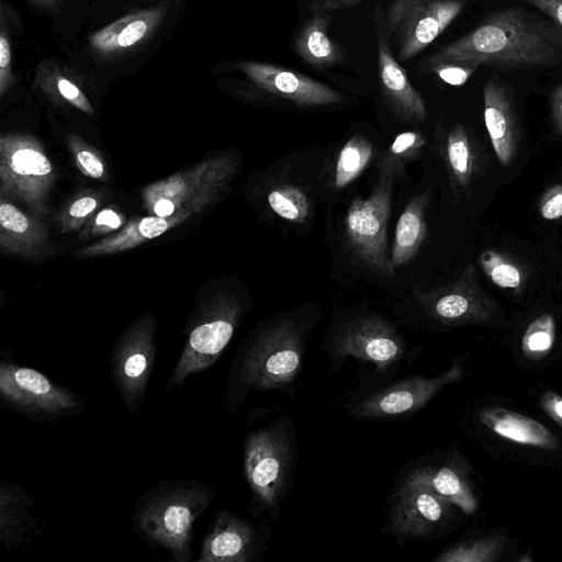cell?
<instances>
[{"mask_svg": "<svg viewBox=\"0 0 562 562\" xmlns=\"http://www.w3.org/2000/svg\"><path fill=\"white\" fill-rule=\"evenodd\" d=\"M562 59V35L518 7L497 10L462 37L425 59L428 67L553 66Z\"/></svg>", "mask_w": 562, "mask_h": 562, "instance_id": "cell-1", "label": "cell"}, {"mask_svg": "<svg viewBox=\"0 0 562 562\" xmlns=\"http://www.w3.org/2000/svg\"><path fill=\"white\" fill-rule=\"evenodd\" d=\"M308 331L305 323L284 317L249 336L238 349L228 375L226 404L232 414L252 391H281L293 396V384L303 369Z\"/></svg>", "mask_w": 562, "mask_h": 562, "instance_id": "cell-2", "label": "cell"}, {"mask_svg": "<svg viewBox=\"0 0 562 562\" xmlns=\"http://www.w3.org/2000/svg\"><path fill=\"white\" fill-rule=\"evenodd\" d=\"M217 494L198 481L171 480L146 491L132 516L135 531L148 544L171 554V561L189 562L194 522Z\"/></svg>", "mask_w": 562, "mask_h": 562, "instance_id": "cell-3", "label": "cell"}, {"mask_svg": "<svg viewBox=\"0 0 562 562\" xmlns=\"http://www.w3.org/2000/svg\"><path fill=\"white\" fill-rule=\"evenodd\" d=\"M296 437L285 415L249 432L244 445V473L251 492L254 515L279 516L294 475Z\"/></svg>", "mask_w": 562, "mask_h": 562, "instance_id": "cell-4", "label": "cell"}, {"mask_svg": "<svg viewBox=\"0 0 562 562\" xmlns=\"http://www.w3.org/2000/svg\"><path fill=\"white\" fill-rule=\"evenodd\" d=\"M323 349L333 371L355 359L372 367L382 378L397 372L408 359L403 336L389 321L378 315L355 316L336 325Z\"/></svg>", "mask_w": 562, "mask_h": 562, "instance_id": "cell-5", "label": "cell"}, {"mask_svg": "<svg viewBox=\"0 0 562 562\" xmlns=\"http://www.w3.org/2000/svg\"><path fill=\"white\" fill-rule=\"evenodd\" d=\"M401 160L386 156L379 167V179L367 199L356 196L344 221L349 249L371 271L392 274L394 270L386 256L387 222L391 213L393 183Z\"/></svg>", "mask_w": 562, "mask_h": 562, "instance_id": "cell-6", "label": "cell"}, {"mask_svg": "<svg viewBox=\"0 0 562 562\" xmlns=\"http://www.w3.org/2000/svg\"><path fill=\"white\" fill-rule=\"evenodd\" d=\"M236 168L233 155L212 156L144 188L143 204L153 215L164 217L186 210L201 213L226 189Z\"/></svg>", "mask_w": 562, "mask_h": 562, "instance_id": "cell-7", "label": "cell"}, {"mask_svg": "<svg viewBox=\"0 0 562 562\" xmlns=\"http://www.w3.org/2000/svg\"><path fill=\"white\" fill-rule=\"evenodd\" d=\"M54 181V167L35 138L20 134L0 137L1 196L22 201L42 217Z\"/></svg>", "mask_w": 562, "mask_h": 562, "instance_id": "cell-8", "label": "cell"}, {"mask_svg": "<svg viewBox=\"0 0 562 562\" xmlns=\"http://www.w3.org/2000/svg\"><path fill=\"white\" fill-rule=\"evenodd\" d=\"M0 398L10 409L34 422H54L77 415L83 405L71 390L55 384L40 371L2 361Z\"/></svg>", "mask_w": 562, "mask_h": 562, "instance_id": "cell-9", "label": "cell"}, {"mask_svg": "<svg viewBox=\"0 0 562 562\" xmlns=\"http://www.w3.org/2000/svg\"><path fill=\"white\" fill-rule=\"evenodd\" d=\"M467 0H390L386 31L406 61L429 46L460 14Z\"/></svg>", "mask_w": 562, "mask_h": 562, "instance_id": "cell-10", "label": "cell"}, {"mask_svg": "<svg viewBox=\"0 0 562 562\" xmlns=\"http://www.w3.org/2000/svg\"><path fill=\"white\" fill-rule=\"evenodd\" d=\"M453 506L422 485L400 480L387 498L382 531L398 541L434 538L448 526Z\"/></svg>", "mask_w": 562, "mask_h": 562, "instance_id": "cell-11", "label": "cell"}, {"mask_svg": "<svg viewBox=\"0 0 562 562\" xmlns=\"http://www.w3.org/2000/svg\"><path fill=\"white\" fill-rule=\"evenodd\" d=\"M241 316V307L235 300L224 299L206 311L188 333L167 390L181 387L195 373L211 368L229 344Z\"/></svg>", "mask_w": 562, "mask_h": 562, "instance_id": "cell-12", "label": "cell"}, {"mask_svg": "<svg viewBox=\"0 0 562 562\" xmlns=\"http://www.w3.org/2000/svg\"><path fill=\"white\" fill-rule=\"evenodd\" d=\"M156 324L151 316L133 323L119 338L111 356V378L124 405L135 414L142 406L156 357Z\"/></svg>", "mask_w": 562, "mask_h": 562, "instance_id": "cell-13", "label": "cell"}, {"mask_svg": "<svg viewBox=\"0 0 562 562\" xmlns=\"http://www.w3.org/2000/svg\"><path fill=\"white\" fill-rule=\"evenodd\" d=\"M463 368L454 362L436 376L416 374L376 389L350 405L348 414L362 420H385L418 412L445 386L461 379Z\"/></svg>", "mask_w": 562, "mask_h": 562, "instance_id": "cell-14", "label": "cell"}, {"mask_svg": "<svg viewBox=\"0 0 562 562\" xmlns=\"http://www.w3.org/2000/svg\"><path fill=\"white\" fill-rule=\"evenodd\" d=\"M268 539L267 525L257 526L224 509L214 516L196 562H257L266 552Z\"/></svg>", "mask_w": 562, "mask_h": 562, "instance_id": "cell-15", "label": "cell"}, {"mask_svg": "<svg viewBox=\"0 0 562 562\" xmlns=\"http://www.w3.org/2000/svg\"><path fill=\"white\" fill-rule=\"evenodd\" d=\"M419 301L428 316L450 326L485 322L494 308V301L477 283L473 265H468L454 282L419 295Z\"/></svg>", "mask_w": 562, "mask_h": 562, "instance_id": "cell-16", "label": "cell"}, {"mask_svg": "<svg viewBox=\"0 0 562 562\" xmlns=\"http://www.w3.org/2000/svg\"><path fill=\"white\" fill-rule=\"evenodd\" d=\"M484 123L495 155L503 166H509L519 151L520 124L508 87L497 77L483 86Z\"/></svg>", "mask_w": 562, "mask_h": 562, "instance_id": "cell-17", "label": "cell"}, {"mask_svg": "<svg viewBox=\"0 0 562 562\" xmlns=\"http://www.w3.org/2000/svg\"><path fill=\"white\" fill-rule=\"evenodd\" d=\"M243 70L261 89L300 105H329L342 100L333 88L276 65L247 61L243 64Z\"/></svg>", "mask_w": 562, "mask_h": 562, "instance_id": "cell-18", "label": "cell"}, {"mask_svg": "<svg viewBox=\"0 0 562 562\" xmlns=\"http://www.w3.org/2000/svg\"><path fill=\"white\" fill-rule=\"evenodd\" d=\"M378 77L382 97L398 120L412 123L426 120L424 98L412 86L406 70L394 58L381 35L378 37Z\"/></svg>", "mask_w": 562, "mask_h": 562, "instance_id": "cell-19", "label": "cell"}, {"mask_svg": "<svg viewBox=\"0 0 562 562\" xmlns=\"http://www.w3.org/2000/svg\"><path fill=\"white\" fill-rule=\"evenodd\" d=\"M401 481L422 485L467 514L476 510L477 502L465 474L453 462L419 458L408 465Z\"/></svg>", "mask_w": 562, "mask_h": 562, "instance_id": "cell-20", "label": "cell"}, {"mask_svg": "<svg viewBox=\"0 0 562 562\" xmlns=\"http://www.w3.org/2000/svg\"><path fill=\"white\" fill-rule=\"evenodd\" d=\"M200 214L193 210L178 212L171 216L148 215L133 220L126 224L117 234L103 238L97 243L78 250L80 258L117 254L135 248L153 238H156L170 228Z\"/></svg>", "mask_w": 562, "mask_h": 562, "instance_id": "cell-21", "label": "cell"}, {"mask_svg": "<svg viewBox=\"0 0 562 562\" xmlns=\"http://www.w3.org/2000/svg\"><path fill=\"white\" fill-rule=\"evenodd\" d=\"M44 226L23 213L7 198L0 203V249L8 255L34 257L47 246Z\"/></svg>", "mask_w": 562, "mask_h": 562, "instance_id": "cell-22", "label": "cell"}, {"mask_svg": "<svg viewBox=\"0 0 562 562\" xmlns=\"http://www.w3.org/2000/svg\"><path fill=\"white\" fill-rule=\"evenodd\" d=\"M480 422L497 436L509 441L554 449L557 438L538 420L503 407H486L479 414Z\"/></svg>", "mask_w": 562, "mask_h": 562, "instance_id": "cell-23", "label": "cell"}, {"mask_svg": "<svg viewBox=\"0 0 562 562\" xmlns=\"http://www.w3.org/2000/svg\"><path fill=\"white\" fill-rule=\"evenodd\" d=\"M32 507L34 503L20 486L0 484V538L5 548L30 542V532L36 526Z\"/></svg>", "mask_w": 562, "mask_h": 562, "instance_id": "cell-24", "label": "cell"}, {"mask_svg": "<svg viewBox=\"0 0 562 562\" xmlns=\"http://www.w3.org/2000/svg\"><path fill=\"white\" fill-rule=\"evenodd\" d=\"M428 201L427 193L415 196L408 202L397 220L390 259L394 271L416 256L426 238L425 214Z\"/></svg>", "mask_w": 562, "mask_h": 562, "instance_id": "cell-25", "label": "cell"}, {"mask_svg": "<svg viewBox=\"0 0 562 562\" xmlns=\"http://www.w3.org/2000/svg\"><path fill=\"white\" fill-rule=\"evenodd\" d=\"M328 15L319 10L302 26L293 48L307 64L317 68H327L342 58L340 47L328 36Z\"/></svg>", "mask_w": 562, "mask_h": 562, "instance_id": "cell-26", "label": "cell"}, {"mask_svg": "<svg viewBox=\"0 0 562 562\" xmlns=\"http://www.w3.org/2000/svg\"><path fill=\"white\" fill-rule=\"evenodd\" d=\"M443 158L453 187L468 189L476 171L477 151L474 139L462 124L456 123L449 131Z\"/></svg>", "mask_w": 562, "mask_h": 562, "instance_id": "cell-27", "label": "cell"}, {"mask_svg": "<svg viewBox=\"0 0 562 562\" xmlns=\"http://www.w3.org/2000/svg\"><path fill=\"white\" fill-rule=\"evenodd\" d=\"M373 157L372 143L362 135L352 136L340 149L334 169L337 189L351 183L366 169Z\"/></svg>", "mask_w": 562, "mask_h": 562, "instance_id": "cell-28", "label": "cell"}, {"mask_svg": "<svg viewBox=\"0 0 562 562\" xmlns=\"http://www.w3.org/2000/svg\"><path fill=\"white\" fill-rule=\"evenodd\" d=\"M270 209L280 217L294 223L305 222L311 213L307 195L292 184L274 187L267 196Z\"/></svg>", "mask_w": 562, "mask_h": 562, "instance_id": "cell-29", "label": "cell"}, {"mask_svg": "<svg viewBox=\"0 0 562 562\" xmlns=\"http://www.w3.org/2000/svg\"><path fill=\"white\" fill-rule=\"evenodd\" d=\"M484 273L493 283L503 289L518 290L524 282V273L510 258L495 250H484L479 257Z\"/></svg>", "mask_w": 562, "mask_h": 562, "instance_id": "cell-30", "label": "cell"}, {"mask_svg": "<svg viewBox=\"0 0 562 562\" xmlns=\"http://www.w3.org/2000/svg\"><path fill=\"white\" fill-rule=\"evenodd\" d=\"M555 322L550 314L535 318L525 330L521 338L524 355L531 360L546 357L554 346Z\"/></svg>", "mask_w": 562, "mask_h": 562, "instance_id": "cell-31", "label": "cell"}, {"mask_svg": "<svg viewBox=\"0 0 562 562\" xmlns=\"http://www.w3.org/2000/svg\"><path fill=\"white\" fill-rule=\"evenodd\" d=\"M501 541L495 538L470 540L442 551L435 562H491L499 552Z\"/></svg>", "mask_w": 562, "mask_h": 562, "instance_id": "cell-32", "label": "cell"}, {"mask_svg": "<svg viewBox=\"0 0 562 562\" xmlns=\"http://www.w3.org/2000/svg\"><path fill=\"white\" fill-rule=\"evenodd\" d=\"M67 144L78 169L85 176L100 180L106 178L104 162L97 150L72 134L67 136Z\"/></svg>", "mask_w": 562, "mask_h": 562, "instance_id": "cell-33", "label": "cell"}, {"mask_svg": "<svg viewBox=\"0 0 562 562\" xmlns=\"http://www.w3.org/2000/svg\"><path fill=\"white\" fill-rule=\"evenodd\" d=\"M99 198L91 194L81 195L76 199L60 217L63 232L75 229L86 222L88 217L98 209Z\"/></svg>", "mask_w": 562, "mask_h": 562, "instance_id": "cell-34", "label": "cell"}, {"mask_svg": "<svg viewBox=\"0 0 562 562\" xmlns=\"http://www.w3.org/2000/svg\"><path fill=\"white\" fill-rule=\"evenodd\" d=\"M123 223L124 217L114 210H102L91 223H87V227L82 232L81 238L91 237L97 234H109L121 227Z\"/></svg>", "mask_w": 562, "mask_h": 562, "instance_id": "cell-35", "label": "cell"}, {"mask_svg": "<svg viewBox=\"0 0 562 562\" xmlns=\"http://www.w3.org/2000/svg\"><path fill=\"white\" fill-rule=\"evenodd\" d=\"M425 144V138L418 132L398 134L390 147V155L398 160L416 155Z\"/></svg>", "mask_w": 562, "mask_h": 562, "instance_id": "cell-36", "label": "cell"}, {"mask_svg": "<svg viewBox=\"0 0 562 562\" xmlns=\"http://www.w3.org/2000/svg\"><path fill=\"white\" fill-rule=\"evenodd\" d=\"M479 67L442 64L429 67L442 81L452 85L461 86L476 71Z\"/></svg>", "mask_w": 562, "mask_h": 562, "instance_id": "cell-37", "label": "cell"}, {"mask_svg": "<svg viewBox=\"0 0 562 562\" xmlns=\"http://www.w3.org/2000/svg\"><path fill=\"white\" fill-rule=\"evenodd\" d=\"M539 212L549 221L562 217V182L552 186L541 195Z\"/></svg>", "mask_w": 562, "mask_h": 562, "instance_id": "cell-38", "label": "cell"}, {"mask_svg": "<svg viewBox=\"0 0 562 562\" xmlns=\"http://www.w3.org/2000/svg\"><path fill=\"white\" fill-rule=\"evenodd\" d=\"M58 90L60 94L72 103L76 108L80 109L86 113H92V106L85 94L69 80L60 78L58 80Z\"/></svg>", "mask_w": 562, "mask_h": 562, "instance_id": "cell-39", "label": "cell"}, {"mask_svg": "<svg viewBox=\"0 0 562 562\" xmlns=\"http://www.w3.org/2000/svg\"><path fill=\"white\" fill-rule=\"evenodd\" d=\"M543 411L562 427V395L555 392H546L540 400Z\"/></svg>", "mask_w": 562, "mask_h": 562, "instance_id": "cell-40", "label": "cell"}, {"mask_svg": "<svg viewBox=\"0 0 562 562\" xmlns=\"http://www.w3.org/2000/svg\"><path fill=\"white\" fill-rule=\"evenodd\" d=\"M147 25L144 21H134L120 33L117 44L122 47L131 46L145 35Z\"/></svg>", "mask_w": 562, "mask_h": 562, "instance_id": "cell-41", "label": "cell"}, {"mask_svg": "<svg viewBox=\"0 0 562 562\" xmlns=\"http://www.w3.org/2000/svg\"><path fill=\"white\" fill-rule=\"evenodd\" d=\"M539 9L562 29V0H521Z\"/></svg>", "mask_w": 562, "mask_h": 562, "instance_id": "cell-42", "label": "cell"}, {"mask_svg": "<svg viewBox=\"0 0 562 562\" xmlns=\"http://www.w3.org/2000/svg\"><path fill=\"white\" fill-rule=\"evenodd\" d=\"M551 115L554 127L562 135V83L555 87L550 97Z\"/></svg>", "mask_w": 562, "mask_h": 562, "instance_id": "cell-43", "label": "cell"}, {"mask_svg": "<svg viewBox=\"0 0 562 562\" xmlns=\"http://www.w3.org/2000/svg\"><path fill=\"white\" fill-rule=\"evenodd\" d=\"M361 0H318L316 7L318 10H338L356 5Z\"/></svg>", "mask_w": 562, "mask_h": 562, "instance_id": "cell-44", "label": "cell"}, {"mask_svg": "<svg viewBox=\"0 0 562 562\" xmlns=\"http://www.w3.org/2000/svg\"><path fill=\"white\" fill-rule=\"evenodd\" d=\"M10 46L9 42L5 40L4 36H0V67L1 70L4 71L5 67L10 63Z\"/></svg>", "mask_w": 562, "mask_h": 562, "instance_id": "cell-45", "label": "cell"}]
</instances>
